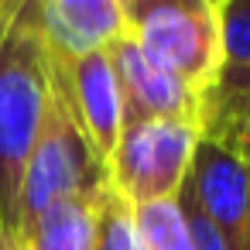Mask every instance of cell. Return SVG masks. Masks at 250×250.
Wrapping results in <instances>:
<instances>
[{
  "label": "cell",
  "instance_id": "6",
  "mask_svg": "<svg viewBox=\"0 0 250 250\" xmlns=\"http://www.w3.org/2000/svg\"><path fill=\"white\" fill-rule=\"evenodd\" d=\"M110 62L120 86L124 103V127L154 124V120H188L202 127V96L192 93L185 83H178L171 72H165L158 62H151L141 45L124 31L110 45Z\"/></svg>",
  "mask_w": 250,
  "mask_h": 250
},
{
  "label": "cell",
  "instance_id": "17",
  "mask_svg": "<svg viewBox=\"0 0 250 250\" xmlns=\"http://www.w3.org/2000/svg\"><path fill=\"white\" fill-rule=\"evenodd\" d=\"M0 250H21V247H18V240H14L7 229H0Z\"/></svg>",
  "mask_w": 250,
  "mask_h": 250
},
{
  "label": "cell",
  "instance_id": "8",
  "mask_svg": "<svg viewBox=\"0 0 250 250\" xmlns=\"http://www.w3.org/2000/svg\"><path fill=\"white\" fill-rule=\"evenodd\" d=\"M48 52L79 55L106 48L127 31L117 0H38Z\"/></svg>",
  "mask_w": 250,
  "mask_h": 250
},
{
  "label": "cell",
  "instance_id": "3",
  "mask_svg": "<svg viewBox=\"0 0 250 250\" xmlns=\"http://www.w3.org/2000/svg\"><path fill=\"white\" fill-rule=\"evenodd\" d=\"M199 137L202 127L188 120H154L124 127L106 161V182L130 206L178 199Z\"/></svg>",
  "mask_w": 250,
  "mask_h": 250
},
{
  "label": "cell",
  "instance_id": "11",
  "mask_svg": "<svg viewBox=\"0 0 250 250\" xmlns=\"http://www.w3.org/2000/svg\"><path fill=\"white\" fill-rule=\"evenodd\" d=\"M96 250H147L134 206L110 182L96 195Z\"/></svg>",
  "mask_w": 250,
  "mask_h": 250
},
{
  "label": "cell",
  "instance_id": "20",
  "mask_svg": "<svg viewBox=\"0 0 250 250\" xmlns=\"http://www.w3.org/2000/svg\"><path fill=\"white\" fill-rule=\"evenodd\" d=\"M209 4H212V7H219V4H223V0H209Z\"/></svg>",
  "mask_w": 250,
  "mask_h": 250
},
{
  "label": "cell",
  "instance_id": "18",
  "mask_svg": "<svg viewBox=\"0 0 250 250\" xmlns=\"http://www.w3.org/2000/svg\"><path fill=\"white\" fill-rule=\"evenodd\" d=\"M14 4H18V0H0V18H4V14H7Z\"/></svg>",
  "mask_w": 250,
  "mask_h": 250
},
{
  "label": "cell",
  "instance_id": "2",
  "mask_svg": "<svg viewBox=\"0 0 250 250\" xmlns=\"http://www.w3.org/2000/svg\"><path fill=\"white\" fill-rule=\"evenodd\" d=\"M106 182V165L93 154L59 96L52 93L42 130L35 137V147L24 165L21 178V202H18V229L35 219L42 209L76 199V195H96Z\"/></svg>",
  "mask_w": 250,
  "mask_h": 250
},
{
  "label": "cell",
  "instance_id": "12",
  "mask_svg": "<svg viewBox=\"0 0 250 250\" xmlns=\"http://www.w3.org/2000/svg\"><path fill=\"white\" fill-rule=\"evenodd\" d=\"M134 212H137V226H141L147 250H192L178 199L144 202V206H134Z\"/></svg>",
  "mask_w": 250,
  "mask_h": 250
},
{
  "label": "cell",
  "instance_id": "15",
  "mask_svg": "<svg viewBox=\"0 0 250 250\" xmlns=\"http://www.w3.org/2000/svg\"><path fill=\"white\" fill-rule=\"evenodd\" d=\"M206 137H216L223 141L226 147H233L247 165H250V120H236V124H223V127H212L206 130Z\"/></svg>",
  "mask_w": 250,
  "mask_h": 250
},
{
  "label": "cell",
  "instance_id": "9",
  "mask_svg": "<svg viewBox=\"0 0 250 250\" xmlns=\"http://www.w3.org/2000/svg\"><path fill=\"white\" fill-rule=\"evenodd\" d=\"M96 195H76L42 209L35 219H28L18 229V247L21 250H96Z\"/></svg>",
  "mask_w": 250,
  "mask_h": 250
},
{
  "label": "cell",
  "instance_id": "19",
  "mask_svg": "<svg viewBox=\"0 0 250 250\" xmlns=\"http://www.w3.org/2000/svg\"><path fill=\"white\" fill-rule=\"evenodd\" d=\"M243 250H250V216H247V233H243Z\"/></svg>",
  "mask_w": 250,
  "mask_h": 250
},
{
  "label": "cell",
  "instance_id": "4",
  "mask_svg": "<svg viewBox=\"0 0 250 250\" xmlns=\"http://www.w3.org/2000/svg\"><path fill=\"white\" fill-rule=\"evenodd\" d=\"M127 31L151 62H158L199 96L209 93L219 69L226 65L219 18L209 4H168L144 14Z\"/></svg>",
  "mask_w": 250,
  "mask_h": 250
},
{
  "label": "cell",
  "instance_id": "16",
  "mask_svg": "<svg viewBox=\"0 0 250 250\" xmlns=\"http://www.w3.org/2000/svg\"><path fill=\"white\" fill-rule=\"evenodd\" d=\"M120 4V11H124V21H127V28L130 24H137L144 14H151V11H158V7H168V4H209V0H117ZM212 7V4H209Z\"/></svg>",
  "mask_w": 250,
  "mask_h": 250
},
{
  "label": "cell",
  "instance_id": "13",
  "mask_svg": "<svg viewBox=\"0 0 250 250\" xmlns=\"http://www.w3.org/2000/svg\"><path fill=\"white\" fill-rule=\"evenodd\" d=\"M226 65L250 69V0H223L216 7Z\"/></svg>",
  "mask_w": 250,
  "mask_h": 250
},
{
  "label": "cell",
  "instance_id": "1",
  "mask_svg": "<svg viewBox=\"0 0 250 250\" xmlns=\"http://www.w3.org/2000/svg\"><path fill=\"white\" fill-rule=\"evenodd\" d=\"M48 100L52 69L38 0H18L0 18V229L14 240L21 178Z\"/></svg>",
  "mask_w": 250,
  "mask_h": 250
},
{
  "label": "cell",
  "instance_id": "7",
  "mask_svg": "<svg viewBox=\"0 0 250 250\" xmlns=\"http://www.w3.org/2000/svg\"><path fill=\"white\" fill-rule=\"evenodd\" d=\"M206 219L229 240L233 250H243L247 216H250V165L216 137H199L192 165L182 185Z\"/></svg>",
  "mask_w": 250,
  "mask_h": 250
},
{
  "label": "cell",
  "instance_id": "5",
  "mask_svg": "<svg viewBox=\"0 0 250 250\" xmlns=\"http://www.w3.org/2000/svg\"><path fill=\"white\" fill-rule=\"evenodd\" d=\"M52 93L93 147V154L106 165L120 134H124V103L117 72L110 62V48H93L79 55L48 52Z\"/></svg>",
  "mask_w": 250,
  "mask_h": 250
},
{
  "label": "cell",
  "instance_id": "14",
  "mask_svg": "<svg viewBox=\"0 0 250 250\" xmlns=\"http://www.w3.org/2000/svg\"><path fill=\"white\" fill-rule=\"evenodd\" d=\"M178 206H182V216H185V226H188V240H192V250H233L229 240L206 219V212L195 206V199L182 188L178 192Z\"/></svg>",
  "mask_w": 250,
  "mask_h": 250
},
{
  "label": "cell",
  "instance_id": "10",
  "mask_svg": "<svg viewBox=\"0 0 250 250\" xmlns=\"http://www.w3.org/2000/svg\"><path fill=\"white\" fill-rule=\"evenodd\" d=\"M236 120H250V69L223 65L216 83L202 96V134Z\"/></svg>",
  "mask_w": 250,
  "mask_h": 250
}]
</instances>
